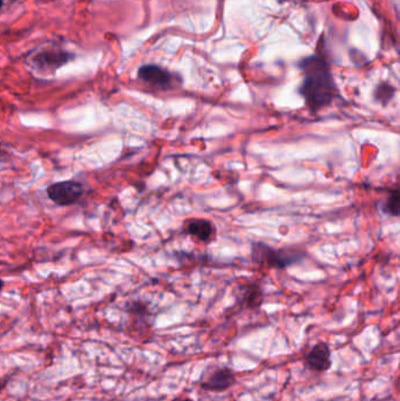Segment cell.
Returning <instances> with one entry per match:
<instances>
[{"label": "cell", "mask_w": 400, "mask_h": 401, "mask_svg": "<svg viewBox=\"0 0 400 401\" xmlns=\"http://www.w3.org/2000/svg\"><path fill=\"white\" fill-rule=\"evenodd\" d=\"M304 80L300 93L311 112L317 113L327 107L337 95L334 77L327 64L316 57L307 59L303 64Z\"/></svg>", "instance_id": "1"}, {"label": "cell", "mask_w": 400, "mask_h": 401, "mask_svg": "<svg viewBox=\"0 0 400 401\" xmlns=\"http://www.w3.org/2000/svg\"><path fill=\"white\" fill-rule=\"evenodd\" d=\"M253 259L255 262L260 264H266L270 268H278L284 269L287 266L295 264L300 259H303V254L298 251L290 250V249H281L275 250L266 244H255L253 248Z\"/></svg>", "instance_id": "2"}, {"label": "cell", "mask_w": 400, "mask_h": 401, "mask_svg": "<svg viewBox=\"0 0 400 401\" xmlns=\"http://www.w3.org/2000/svg\"><path fill=\"white\" fill-rule=\"evenodd\" d=\"M236 384V372L228 366L210 367L202 374L200 387L206 392L222 393Z\"/></svg>", "instance_id": "3"}, {"label": "cell", "mask_w": 400, "mask_h": 401, "mask_svg": "<svg viewBox=\"0 0 400 401\" xmlns=\"http://www.w3.org/2000/svg\"><path fill=\"white\" fill-rule=\"evenodd\" d=\"M47 196L53 203L60 207H70L75 205L85 194V187L80 182H57L51 185L46 189Z\"/></svg>", "instance_id": "4"}, {"label": "cell", "mask_w": 400, "mask_h": 401, "mask_svg": "<svg viewBox=\"0 0 400 401\" xmlns=\"http://www.w3.org/2000/svg\"><path fill=\"white\" fill-rule=\"evenodd\" d=\"M305 366L316 373L327 372L332 367V358L329 344L320 342L307 352L304 357Z\"/></svg>", "instance_id": "5"}, {"label": "cell", "mask_w": 400, "mask_h": 401, "mask_svg": "<svg viewBox=\"0 0 400 401\" xmlns=\"http://www.w3.org/2000/svg\"><path fill=\"white\" fill-rule=\"evenodd\" d=\"M139 77L143 82L156 88H172L175 85V75L158 66H143L139 70Z\"/></svg>", "instance_id": "6"}, {"label": "cell", "mask_w": 400, "mask_h": 401, "mask_svg": "<svg viewBox=\"0 0 400 401\" xmlns=\"http://www.w3.org/2000/svg\"><path fill=\"white\" fill-rule=\"evenodd\" d=\"M185 232H188L189 235L195 236L201 241L207 242L215 234V229L209 221L192 220L187 224Z\"/></svg>", "instance_id": "7"}, {"label": "cell", "mask_w": 400, "mask_h": 401, "mask_svg": "<svg viewBox=\"0 0 400 401\" xmlns=\"http://www.w3.org/2000/svg\"><path fill=\"white\" fill-rule=\"evenodd\" d=\"M399 190H394L391 196L389 197V200H386V205H385V212L392 215V216H398L399 215Z\"/></svg>", "instance_id": "8"}, {"label": "cell", "mask_w": 400, "mask_h": 401, "mask_svg": "<svg viewBox=\"0 0 400 401\" xmlns=\"http://www.w3.org/2000/svg\"><path fill=\"white\" fill-rule=\"evenodd\" d=\"M393 92H394V89L391 86L381 85L376 91L374 97L378 101H381V104H386L389 102L390 99H392Z\"/></svg>", "instance_id": "9"}, {"label": "cell", "mask_w": 400, "mask_h": 401, "mask_svg": "<svg viewBox=\"0 0 400 401\" xmlns=\"http://www.w3.org/2000/svg\"><path fill=\"white\" fill-rule=\"evenodd\" d=\"M173 401H194L192 398L189 397H179L176 399H174Z\"/></svg>", "instance_id": "10"}, {"label": "cell", "mask_w": 400, "mask_h": 401, "mask_svg": "<svg viewBox=\"0 0 400 401\" xmlns=\"http://www.w3.org/2000/svg\"><path fill=\"white\" fill-rule=\"evenodd\" d=\"M3 288H4V282H3V281H1V278H0V291L3 290Z\"/></svg>", "instance_id": "11"}, {"label": "cell", "mask_w": 400, "mask_h": 401, "mask_svg": "<svg viewBox=\"0 0 400 401\" xmlns=\"http://www.w3.org/2000/svg\"><path fill=\"white\" fill-rule=\"evenodd\" d=\"M3 6V0H0V8Z\"/></svg>", "instance_id": "12"}]
</instances>
